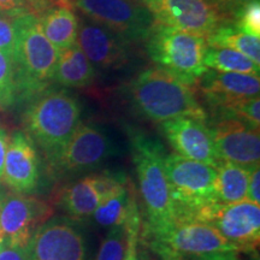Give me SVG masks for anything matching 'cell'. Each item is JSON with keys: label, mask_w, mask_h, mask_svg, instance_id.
<instances>
[{"label": "cell", "mask_w": 260, "mask_h": 260, "mask_svg": "<svg viewBox=\"0 0 260 260\" xmlns=\"http://www.w3.org/2000/svg\"><path fill=\"white\" fill-rule=\"evenodd\" d=\"M128 96L140 116L158 124L183 116L207 121V112L198 102L193 86L160 68L140 73L129 83Z\"/></svg>", "instance_id": "obj_2"}, {"label": "cell", "mask_w": 260, "mask_h": 260, "mask_svg": "<svg viewBox=\"0 0 260 260\" xmlns=\"http://www.w3.org/2000/svg\"><path fill=\"white\" fill-rule=\"evenodd\" d=\"M209 2L224 18L230 19L242 6L248 4L252 0H209Z\"/></svg>", "instance_id": "obj_32"}, {"label": "cell", "mask_w": 260, "mask_h": 260, "mask_svg": "<svg viewBox=\"0 0 260 260\" xmlns=\"http://www.w3.org/2000/svg\"><path fill=\"white\" fill-rule=\"evenodd\" d=\"M162 162L176 219H193L200 211L218 204L214 189L216 168L176 153H165Z\"/></svg>", "instance_id": "obj_6"}, {"label": "cell", "mask_w": 260, "mask_h": 260, "mask_svg": "<svg viewBox=\"0 0 260 260\" xmlns=\"http://www.w3.org/2000/svg\"><path fill=\"white\" fill-rule=\"evenodd\" d=\"M5 247H6V243H5V241H4V240L2 239V237H0V251H2L3 248H5Z\"/></svg>", "instance_id": "obj_39"}, {"label": "cell", "mask_w": 260, "mask_h": 260, "mask_svg": "<svg viewBox=\"0 0 260 260\" xmlns=\"http://www.w3.org/2000/svg\"><path fill=\"white\" fill-rule=\"evenodd\" d=\"M53 5L52 0H0V16L17 18L24 15H35L40 17Z\"/></svg>", "instance_id": "obj_27"}, {"label": "cell", "mask_w": 260, "mask_h": 260, "mask_svg": "<svg viewBox=\"0 0 260 260\" xmlns=\"http://www.w3.org/2000/svg\"><path fill=\"white\" fill-rule=\"evenodd\" d=\"M132 157L138 175L140 195L144 204L147 235L159 233L176 220L170 186L164 170L167 152L154 138L136 129H129Z\"/></svg>", "instance_id": "obj_1"}, {"label": "cell", "mask_w": 260, "mask_h": 260, "mask_svg": "<svg viewBox=\"0 0 260 260\" xmlns=\"http://www.w3.org/2000/svg\"><path fill=\"white\" fill-rule=\"evenodd\" d=\"M126 178L121 171H104L87 175L61 191L59 205L68 217L82 219L90 217L107 194Z\"/></svg>", "instance_id": "obj_18"}, {"label": "cell", "mask_w": 260, "mask_h": 260, "mask_svg": "<svg viewBox=\"0 0 260 260\" xmlns=\"http://www.w3.org/2000/svg\"><path fill=\"white\" fill-rule=\"evenodd\" d=\"M30 260H87V239L77 219L50 217L38 226L29 240Z\"/></svg>", "instance_id": "obj_9"}, {"label": "cell", "mask_w": 260, "mask_h": 260, "mask_svg": "<svg viewBox=\"0 0 260 260\" xmlns=\"http://www.w3.org/2000/svg\"><path fill=\"white\" fill-rule=\"evenodd\" d=\"M14 69L18 95H38L53 81L59 52L48 41L35 15L14 18Z\"/></svg>", "instance_id": "obj_4"}, {"label": "cell", "mask_w": 260, "mask_h": 260, "mask_svg": "<svg viewBox=\"0 0 260 260\" xmlns=\"http://www.w3.org/2000/svg\"><path fill=\"white\" fill-rule=\"evenodd\" d=\"M247 260H260L259 251H258V249H256V251L249 252V253H248V258H247Z\"/></svg>", "instance_id": "obj_38"}, {"label": "cell", "mask_w": 260, "mask_h": 260, "mask_svg": "<svg viewBox=\"0 0 260 260\" xmlns=\"http://www.w3.org/2000/svg\"><path fill=\"white\" fill-rule=\"evenodd\" d=\"M40 161L31 139L22 130L9 138L2 182L14 193L31 194L39 187Z\"/></svg>", "instance_id": "obj_17"}, {"label": "cell", "mask_w": 260, "mask_h": 260, "mask_svg": "<svg viewBox=\"0 0 260 260\" xmlns=\"http://www.w3.org/2000/svg\"><path fill=\"white\" fill-rule=\"evenodd\" d=\"M193 219L216 228L239 252L258 249L260 240V205L242 200L235 204H213Z\"/></svg>", "instance_id": "obj_10"}, {"label": "cell", "mask_w": 260, "mask_h": 260, "mask_svg": "<svg viewBox=\"0 0 260 260\" xmlns=\"http://www.w3.org/2000/svg\"><path fill=\"white\" fill-rule=\"evenodd\" d=\"M247 200L256 205H260V169L256 165L252 169L251 176L248 182V190H247Z\"/></svg>", "instance_id": "obj_33"}, {"label": "cell", "mask_w": 260, "mask_h": 260, "mask_svg": "<svg viewBox=\"0 0 260 260\" xmlns=\"http://www.w3.org/2000/svg\"><path fill=\"white\" fill-rule=\"evenodd\" d=\"M115 152L105 130L93 123H80L53 165L70 174L89 171L99 168Z\"/></svg>", "instance_id": "obj_12"}, {"label": "cell", "mask_w": 260, "mask_h": 260, "mask_svg": "<svg viewBox=\"0 0 260 260\" xmlns=\"http://www.w3.org/2000/svg\"><path fill=\"white\" fill-rule=\"evenodd\" d=\"M253 168H246L235 162L220 160L216 167V181H214L217 203L235 204L246 200L249 176Z\"/></svg>", "instance_id": "obj_22"}, {"label": "cell", "mask_w": 260, "mask_h": 260, "mask_svg": "<svg viewBox=\"0 0 260 260\" xmlns=\"http://www.w3.org/2000/svg\"><path fill=\"white\" fill-rule=\"evenodd\" d=\"M205 68L220 73H236L259 76L260 65L240 52L222 47H207L204 58Z\"/></svg>", "instance_id": "obj_25"}, {"label": "cell", "mask_w": 260, "mask_h": 260, "mask_svg": "<svg viewBox=\"0 0 260 260\" xmlns=\"http://www.w3.org/2000/svg\"><path fill=\"white\" fill-rule=\"evenodd\" d=\"M136 2H140V3H141V2H142V0H136Z\"/></svg>", "instance_id": "obj_40"}, {"label": "cell", "mask_w": 260, "mask_h": 260, "mask_svg": "<svg viewBox=\"0 0 260 260\" xmlns=\"http://www.w3.org/2000/svg\"><path fill=\"white\" fill-rule=\"evenodd\" d=\"M145 42L146 52L157 68L188 86L194 87L206 73L204 58L209 46L204 37L154 22Z\"/></svg>", "instance_id": "obj_5"}, {"label": "cell", "mask_w": 260, "mask_h": 260, "mask_svg": "<svg viewBox=\"0 0 260 260\" xmlns=\"http://www.w3.org/2000/svg\"><path fill=\"white\" fill-rule=\"evenodd\" d=\"M86 18L103 25L128 44L145 41L154 19L136 0H74Z\"/></svg>", "instance_id": "obj_8"}, {"label": "cell", "mask_w": 260, "mask_h": 260, "mask_svg": "<svg viewBox=\"0 0 260 260\" xmlns=\"http://www.w3.org/2000/svg\"><path fill=\"white\" fill-rule=\"evenodd\" d=\"M10 135L6 132V129L0 126V182L3 180V172H4V164L6 158V151L9 146Z\"/></svg>", "instance_id": "obj_36"}, {"label": "cell", "mask_w": 260, "mask_h": 260, "mask_svg": "<svg viewBox=\"0 0 260 260\" xmlns=\"http://www.w3.org/2000/svg\"><path fill=\"white\" fill-rule=\"evenodd\" d=\"M161 260H184L216 252H239L216 228L195 219H176L161 232L148 235Z\"/></svg>", "instance_id": "obj_7"}, {"label": "cell", "mask_w": 260, "mask_h": 260, "mask_svg": "<svg viewBox=\"0 0 260 260\" xmlns=\"http://www.w3.org/2000/svg\"><path fill=\"white\" fill-rule=\"evenodd\" d=\"M77 45L95 70H113L130 57L128 42L88 18L79 19Z\"/></svg>", "instance_id": "obj_16"}, {"label": "cell", "mask_w": 260, "mask_h": 260, "mask_svg": "<svg viewBox=\"0 0 260 260\" xmlns=\"http://www.w3.org/2000/svg\"><path fill=\"white\" fill-rule=\"evenodd\" d=\"M17 98L14 61L8 54L0 51V110L14 105Z\"/></svg>", "instance_id": "obj_28"}, {"label": "cell", "mask_w": 260, "mask_h": 260, "mask_svg": "<svg viewBox=\"0 0 260 260\" xmlns=\"http://www.w3.org/2000/svg\"><path fill=\"white\" fill-rule=\"evenodd\" d=\"M232 21L240 30L252 37L260 38V2L252 0L248 4L242 6L235 15Z\"/></svg>", "instance_id": "obj_30"}, {"label": "cell", "mask_w": 260, "mask_h": 260, "mask_svg": "<svg viewBox=\"0 0 260 260\" xmlns=\"http://www.w3.org/2000/svg\"><path fill=\"white\" fill-rule=\"evenodd\" d=\"M52 216L50 205L27 194L0 198V237L6 246L28 245L39 225Z\"/></svg>", "instance_id": "obj_13"}, {"label": "cell", "mask_w": 260, "mask_h": 260, "mask_svg": "<svg viewBox=\"0 0 260 260\" xmlns=\"http://www.w3.org/2000/svg\"><path fill=\"white\" fill-rule=\"evenodd\" d=\"M207 46L230 48L245 54L260 65V38L246 34L234 24L232 19H224L206 38Z\"/></svg>", "instance_id": "obj_23"}, {"label": "cell", "mask_w": 260, "mask_h": 260, "mask_svg": "<svg viewBox=\"0 0 260 260\" xmlns=\"http://www.w3.org/2000/svg\"><path fill=\"white\" fill-rule=\"evenodd\" d=\"M95 76V68L84 56L77 42L59 53L53 76L57 83L70 88H83L89 86Z\"/></svg>", "instance_id": "obj_21"}, {"label": "cell", "mask_w": 260, "mask_h": 260, "mask_svg": "<svg viewBox=\"0 0 260 260\" xmlns=\"http://www.w3.org/2000/svg\"><path fill=\"white\" fill-rule=\"evenodd\" d=\"M207 121L195 117H176L159 123L161 134L175 153L216 168L220 161L214 149Z\"/></svg>", "instance_id": "obj_14"}, {"label": "cell", "mask_w": 260, "mask_h": 260, "mask_svg": "<svg viewBox=\"0 0 260 260\" xmlns=\"http://www.w3.org/2000/svg\"><path fill=\"white\" fill-rule=\"evenodd\" d=\"M237 253L239 252H216L193 256V258H188L184 260H241Z\"/></svg>", "instance_id": "obj_35"}, {"label": "cell", "mask_w": 260, "mask_h": 260, "mask_svg": "<svg viewBox=\"0 0 260 260\" xmlns=\"http://www.w3.org/2000/svg\"><path fill=\"white\" fill-rule=\"evenodd\" d=\"M197 84L212 111L259 96L260 92L259 76L211 69L206 70Z\"/></svg>", "instance_id": "obj_19"}, {"label": "cell", "mask_w": 260, "mask_h": 260, "mask_svg": "<svg viewBox=\"0 0 260 260\" xmlns=\"http://www.w3.org/2000/svg\"><path fill=\"white\" fill-rule=\"evenodd\" d=\"M124 224L126 228V246L123 260H140L139 240L140 228H141V216H140V210L134 195H133L132 201H130Z\"/></svg>", "instance_id": "obj_29"}, {"label": "cell", "mask_w": 260, "mask_h": 260, "mask_svg": "<svg viewBox=\"0 0 260 260\" xmlns=\"http://www.w3.org/2000/svg\"><path fill=\"white\" fill-rule=\"evenodd\" d=\"M39 21L44 34L59 53L77 42L79 17L73 8L53 5L39 17Z\"/></svg>", "instance_id": "obj_20"}, {"label": "cell", "mask_w": 260, "mask_h": 260, "mask_svg": "<svg viewBox=\"0 0 260 260\" xmlns=\"http://www.w3.org/2000/svg\"><path fill=\"white\" fill-rule=\"evenodd\" d=\"M16 45L15 19L0 16V51L14 59Z\"/></svg>", "instance_id": "obj_31"}, {"label": "cell", "mask_w": 260, "mask_h": 260, "mask_svg": "<svg viewBox=\"0 0 260 260\" xmlns=\"http://www.w3.org/2000/svg\"><path fill=\"white\" fill-rule=\"evenodd\" d=\"M126 246L125 224H119L109 228V232L104 237L95 260H123Z\"/></svg>", "instance_id": "obj_26"}, {"label": "cell", "mask_w": 260, "mask_h": 260, "mask_svg": "<svg viewBox=\"0 0 260 260\" xmlns=\"http://www.w3.org/2000/svg\"><path fill=\"white\" fill-rule=\"evenodd\" d=\"M133 195L128 182L119 183L106 195L93 212L94 222L107 229L124 223Z\"/></svg>", "instance_id": "obj_24"}, {"label": "cell", "mask_w": 260, "mask_h": 260, "mask_svg": "<svg viewBox=\"0 0 260 260\" xmlns=\"http://www.w3.org/2000/svg\"><path fill=\"white\" fill-rule=\"evenodd\" d=\"M210 130L219 160L246 168L259 165V130L235 119H214Z\"/></svg>", "instance_id": "obj_15"}, {"label": "cell", "mask_w": 260, "mask_h": 260, "mask_svg": "<svg viewBox=\"0 0 260 260\" xmlns=\"http://www.w3.org/2000/svg\"><path fill=\"white\" fill-rule=\"evenodd\" d=\"M82 107L76 98L65 90H44L35 95L25 109V134L44 149L54 164L81 123Z\"/></svg>", "instance_id": "obj_3"}, {"label": "cell", "mask_w": 260, "mask_h": 260, "mask_svg": "<svg viewBox=\"0 0 260 260\" xmlns=\"http://www.w3.org/2000/svg\"><path fill=\"white\" fill-rule=\"evenodd\" d=\"M0 260H30L27 246H6L0 251Z\"/></svg>", "instance_id": "obj_34"}, {"label": "cell", "mask_w": 260, "mask_h": 260, "mask_svg": "<svg viewBox=\"0 0 260 260\" xmlns=\"http://www.w3.org/2000/svg\"><path fill=\"white\" fill-rule=\"evenodd\" d=\"M54 5H63L68 6V8H73L74 0H52Z\"/></svg>", "instance_id": "obj_37"}, {"label": "cell", "mask_w": 260, "mask_h": 260, "mask_svg": "<svg viewBox=\"0 0 260 260\" xmlns=\"http://www.w3.org/2000/svg\"><path fill=\"white\" fill-rule=\"evenodd\" d=\"M155 23L206 39L224 18L209 0H142Z\"/></svg>", "instance_id": "obj_11"}]
</instances>
